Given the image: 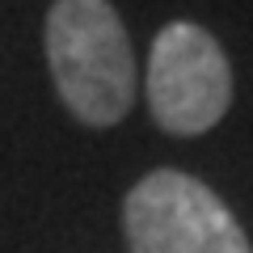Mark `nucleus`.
<instances>
[{
  "mask_svg": "<svg viewBox=\"0 0 253 253\" xmlns=\"http://www.w3.org/2000/svg\"><path fill=\"white\" fill-rule=\"evenodd\" d=\"M148 106L169 135H203L228 114V55L203 26L173 21L156 34L148 59Z\"/></svg>",
  "mask_w": 253,
  "mask_h": 253,
  "instance_id": "nucleus-3",
  "label": "nucleus"
},
{
  "mask_svg": "<svg viewBox=\"0 0 253 253\" xmlns=\"http://www.w3.org/2000/svg\"><path fill=\"white\" fill-rule=\"evenodd\" d=\"M46 59L63 106L89 126H114L135 101V55L110 0H55Z\"/></svg>",
  "mask_w": 253,
  "mask_h": 253,
  "instance_id": "nucleus-1",
  "label": "nucleus"
},
{
  "mask_svg": "<svg viewBox=\"0 0 253 253\" xmlns=\"http://www.w3.org/2000/svg\"><path fill=\"white\" fill-rule=\"evenodd\" d=\"M123 232L131 253H253L219 194L181 169H156L131 186Z\"/></svg>",
  "mask_w": 253,
  "mask_h": 253,
  "instance_id": "nucleus-2",
  "label": "nucleus"
}]
</instances>
